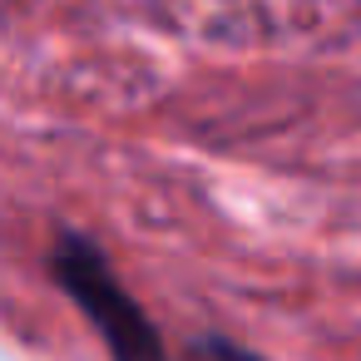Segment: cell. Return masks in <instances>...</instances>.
Listing matches in <instances>:
<instances>
[{"mask_svg":"<svg viewBox=\"0 0 361 361\" xmlns=\"http://www.w3.org/2000/svg\"><path fill=\"white\" fill-rule=\"evenodd\" d=\"M50 272L70 292V302L85 312L94 336L104 341L109 361H169L159 326L134 302V292L119 282V272L109 267V257L99 252L94 238L60 233L55 247H50Z\"/></svg>","mask_w":361,"mask_h":361,"instance_id":"cell-1","label":"cell"},{"mask_svg":"<svg viewBox=\"0 0 361 361\" xmlns=\"http://www.w3.org/2000/svg\"><path fill=\"white\" fill-rule=\"evenodd\" d=\"M183 361H267V356H257L252 346H238V341L208 331V336H198V341L183 351Z\"/></svg>","mask_w":361,"mask_h":361,"instance_id":"cell-2","label":"cell"}]
</instances>
